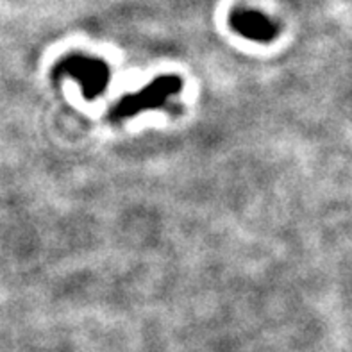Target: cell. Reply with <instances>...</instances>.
I'll list each match as a JSON object with an SVG mask.
<instances>
[{"mask_svg":"<svg viewBox=\"0 0 352 352\" xmlns=\"http://www.w3.org/2000/svg\"><path fill=\"white\" fill-rule=\"evenodd\" d=\"M181 79L175 76H163L154 79L148 86L140 89L138 94L125 95L120 102L113 107V120H124L129 116L138 115L147 109H156L168 100V97L175 95L181 89Z\"/></svg>","mask_w":352,"mask_h":352,"instance_id":"obj_1","label":"cell"},{"mask_svg":"<svg viewBox=\"0 0 352 352\" xmlns=\"http://www.w3.org/2000/svg\"><path fill=\"white\" fill-rule=\"evenodd\" d=\"M56 77H72L82 88V95L88 100H95L104 94L109 80V70L102 59L89 58L82 54H74L63 59L56 67Z\"/></svg>","mask_w":352,"mask_h":352,"instance_id":"obj_2","label":"cell"},{"mask_svg":"<svg viewBox=\"0 0 352 352\" xmlns=\"http://www.w3.org/2000/svg\"><path fill=\"white\" fill-rule=\"evenodd\" d=\"M231 29L238 32L247 40L258 41V43H268L277 34L276 23H272L265 14L252 9H238L229 18Z\"/></svg>","mask_w":352,"mask_h":352,"instance_id":"obj_3","label":"cell"}]
</instances>
